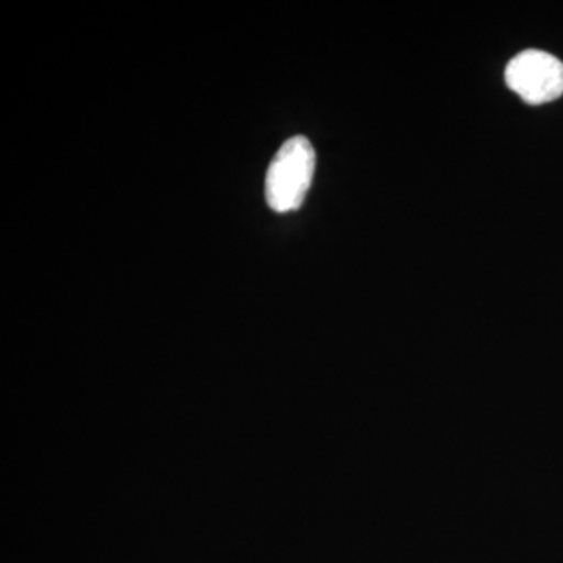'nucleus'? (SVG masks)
Listing matches in <instances>:
<instances>
[{"label":"nucleus","mask_w":563,"mask_h":563,"mask_svg":"<svg viewBox=\"0 0 563 563\" xmlns=\"http://www.w3.org/2000/svg\"><path fill=\"white\" fill-rule=\"evenodd\" d=\"M506 84L529 106L553 102L563 95V63L548 52H520L507 65Z\"/></svg>","instance_id":"f03ea898"},{"label":"nucleus","mask_w":563,"mask_h":563,"mask_svg":"<svg viewBox=\"0 0 563 563\" xmlns=\"http://www.w3.org/2000/svg\"><path fill=\"white\" fill-rule=\"evenodd\" d=\"M317 154L306 136L285 141L269 163L265 180V198L276 213L301 209L312 187Z\"/></svg>","instance_id":"f257e3e1"}]
</instances>
